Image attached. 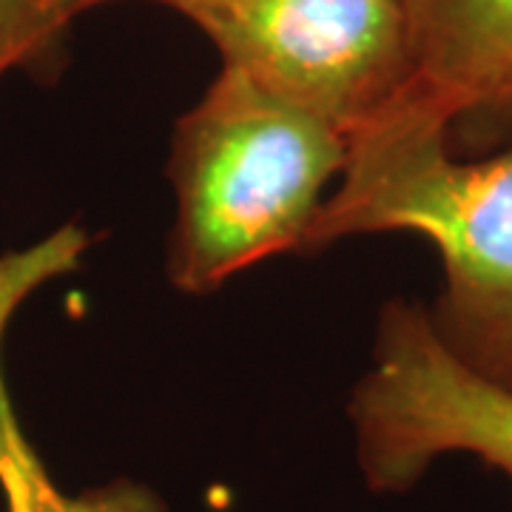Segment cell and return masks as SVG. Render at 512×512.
<instances>
[{"label": "cell", "mask_w": 512, "mask_h": 512, "mask_svg": "<svg viewBox=\"0 0 512 512\" xmlns=\"http://www.w3.org/2000/svg\"><path fill=\"white\" fill-rule=\"evenodd\" d=\"M305 254L356 234L413 231L441 256L430 322L447 350L512 390V143L461 160L444 111L416 80L348 137Z\"/></svg>", "instance_id": "cell-1"}, {"label": "cell", "mask_w": 512, "mask_h": 512, "mask_svg": "<svg viewBox=\"0 0 512 512\" xmlns=\"http://www.w3.org/2000/svg\"><path fill=\"white\" fill-rule=\"evenodd\" d=\"M49 3V9L55 12L57 18L63 20V23H72L77 15H83V12H89L94 6H100V3H109V0H46ZM154 3H165V6H174L177 0H154Z\"/></svg>", "instance_id": "cell-8"}, {"label": "cell", "mask_w": 512, "mask_h": 512, "mask_svg": "<svg viewBox=\"0 0 512 512\" xmlns=\"http://www.w3.org/2000/svg\"><path fill=\"white\" fill-rule=\"evenodd\" d=\"M367 487L404 493L441 456L467 453L510 478L512 390L456 359L430 313L393 299L379 313L373 365L350 399Z\"/></svg>", "instance_id": "cell-4"}, {"label": "cell", "mask_w": 512, "mask_h": 512, "mask_svg": "<svg viewBox=\"0 0 512 512\" xmlns=\"http://www.w3.org/2000/svg\"><path fill=\"white\" fill-rule=\"evenodd\" d=\"M26 501L23 504V493H20L18 481H15V504H12V512H106L103 507H94V504H63V501H49L40 493H32L26 487Z\"/></svg>", "instance_id": "cell-7"}, {"label": "cell", "mask_w": 512, "mask_h": 512, "mask_svg": "<svg viewBox=\"0 0 512 512\" xmlns=\"http://www.w3.org/2000/svg\"><path fill=\"white\" fill-rule=\"evenodd\" d=\"M66 29L46 0H0V77L9 69L55 66Z\"/></svg>", "instance_id": "cell-6"}, {"label": "cell", "mask_w": 512, "mask_h": 512, "mask_svg": "<svg viewBox=\"0 0 512 512\" xmlns=\"http://www.w3.org/2000/svg\"><path fill=\"white\" fill-rule=\"evenodd\" d=\"M348 143L342 128L222 69L171 137L168 279L211 293L268 256L305 251Z\"/></svg>", "instance_id": "cell-2"}, {"label": "cell", "mask_w": 512, "mask_h": 512, "mask_svg": "<svg viewBox=\"0 0 512 512\" xmlns=\"http://www.w3.org/2000/svg\"><path fill=\"white\" fill-rule=\"evenodd\" d=\"M234 69L353 134L413 83L404 0H177Z\"/></svg>", "instance_id": "cell-3"}, {"label": "cell", "mask_w": 512, "mask_h": 512, "mask_svg": "<svg viewBox=\"0 0 512 512\" xmlns=\"http://www.w3.org/2000/svg\"><path fill=\"white\" fill-rule=\"evenodd\" d=\"M413 80L450 123L456 154L512 143V0H404Z\"/></svg>", "instance_id": "cell-5"}]
</instances>
